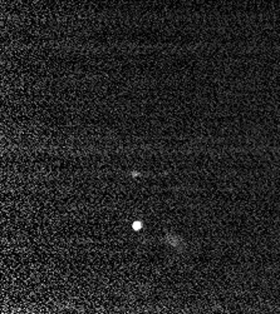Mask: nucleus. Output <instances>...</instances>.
Instances as JSON below:
<instances>
[{"instance_id": "obj_1", "label": "nucleus", "mask_w": 280, "mask_h": 314, "mask_svg": "<svg viewBox=\"0 0 280 314\" xmlns=\"http://www.w3.org/2000/svg\"><path fill=\"white\" fill-rule=\"evenodd\" d=\"M141 227H142V223H141V221H135V223H133V229H135V230L141 229Z\"/></svg>"}]
</instances>
